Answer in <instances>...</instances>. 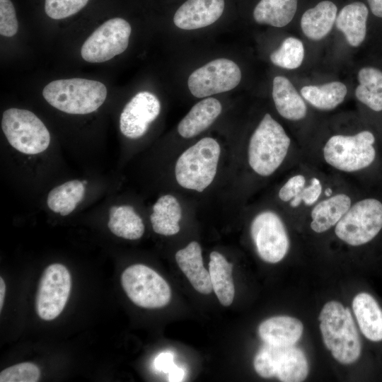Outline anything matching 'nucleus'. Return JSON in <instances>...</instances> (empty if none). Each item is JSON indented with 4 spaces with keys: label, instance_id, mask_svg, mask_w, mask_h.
<instances>
[{
    "label": "nucleus",
    "instance_id": "obj_27",
    "mask_svg": "<svg viewBox=\"0 0 382 382\" xmlns=\"http://www.w3.org/2000/svg\"><path fill=\"white\" fill-rule=\"evenodd\" d=\"M298 0H260L253 11L257 23L281 28L293 19Z\"/></svg>",
    "mask_w": 382,
    "mask_h": 382
},
{
    "label": "nucleus",
    "instance_id": "obj_3",
    "mask_svg": "<svg viewBox=\"0 0 382 382\" xmlns=\"http://www.w3.org/2000/svg\"><path fill=\"white\" fill-rule=\"evenodd\" d=\"M290 144L283 127L266 113L250 138L248 161L250 168L262 177L272 175L285 160Z\"/></svg>",
    "mask_w": 382,
    "mask_h": 382
},
{
    "label": "nucleus",
    "instance_id": "obj_24",
    "mask_svg": "<svg viewBox=\"0 0 382 382\" xmlns=\"http://www.w3.org/2000/svg\"><path fill=\"white\" fill-rule=\"evenodd\" d=\"M337 8L330 1L318 3L315 7L308 9L301 19V27L303 34L313 40H320L331 30L336 20Z\"/></svg>",
    "mask_w": 382,
    "mask_h": 382
},
{
    "label": "nucleus",
    "instance_id": "obj_40",
    "mask_svg": "<svg viewBox=\"0 0 382 382\" xmlns=\"http://www.w3.org/2000/svg\"><path fill=\"white\" fill-rule=\"evenodd\" d=\"M6 292V284L3 278L0 277V311H1Z\"/></svg>",
    "mask_w": 382,
    "mask_h": 382
},
{
    "label": "nucleus",
    "instance_id": "obj_34",
    "mask_svg": "<svg viewBox=\"0 0 382 382\" xmlns=\"http://www.w3.org/2000/svg\"><path fill=\"white\" fill-rule=\"evenodd\" d=\"M18 23L13 3L11 0H0V33L12 37L16 34Z\"/></svg>",
    "mask_w": 382,
    "mask_h": 382
},
{
    "label": "nucleus",
    "instance_id": "obj_20",
    "mask_svg": "<svg viewBox=\"0 0 382 382\" xmlns=\"http://www.w3.org/2000/svg\"><path fill=\"white\" fill-rule=\"evenodd\" d=\"M351 197L337 193L315 204L311 212V228L316 233L327 231L335 226L349 209Z\"/></svg>",
    "mask_w": 382,
    "mask_h": 382
},
{
    "label": "nucleus",
    "instance_id": "obj_6",
    "mask_svg": "<svg viewBox=\"0 0 382 382\" xmlns=\"http://www.w3.org/2000/svg\"><path fill=\"white\" fill-rule=\"evenodd\" d=\"M335 233L354 247L375 241L382 233V196H366L352 204L335 225Z\"/></svg>",
    "mask_w": 382,
    "mask_h": 382
},
{
    "label": "nucleus",
    "instance_id": "obj_11",
    "mask_svg": "<svg viewBox=\"0 0 382 382\" xmlns=\"http://www.w3.org/2000/svg\"><path fill=\"white\" fill-rule=\"evenodd\" d=\"M250 234L259 256L267 262L281 261L289 250V240L284 224L272 210L262 211L253 218Z\"/></svg>",
    "mask_w": 382,
    "mask_h": 382
},
{
    "label": "nucleus",
    "instance_id": "obj_2",
    "mask_svg": "<svg viewBox=\"0 0 382 382\" xmlns=\"http://www.w3.org/2000/svg\"><path fill=\"white\" fill-rule=\"evenodd\" d=\"M318 319L323 342L332 357L343 364L356 361L361 353V342L349 309L330 301L324 305Z\"/></svg>",
    "mask_w": 382,
    "mask_h": 382
},
{
    "label": "nucleus",
    "instance_id": "obj_25",
    "mask_svg": "<svg viewBox=\"0 0 382 382\" xmlns=\"http://www.w3.org/2000/svg\"><path fill=\"white\" fill-rule=\"evenodd\" d=\"M209 257V273L212 289L223 306H230L235 294L232 278L233 265L216 251L212 252Z\"/></svg>",
    "mask_w": 382,
    "mask_h": 382
},
{
    "label": "nucleus",
    "instance_id": "obj_4",
    "mask_svg": "<svg viewBox=\"0 0 382 382\" xmlns=\"http://www.w3.org/2000/svg\"><path fill=\"white\" fill-rule=\"evenodd\" d=\"M42 96L60 111L86 115L96 111L105 102L107 88L100 81L73 78L51 81L45 86Z\"/></svg>",
    "mask_w": 382,
    "mask_h": 382
},
{
    "label": "nucleus",
    "instance_id": "obj_26",
    "mask_svg": "<svg viewBox=\"0 0 382 382\" xmlns=\"http://www.w3.org/2000/svg\"><path fill=\"white\" fill-rule=\"evenodd\" d=\"M357 100L374 112H382V71L373 66L361 68L358 73Z\"/></svg>",
    "mask_w": 382,
    "mask_h": 382
},
{
    "label": "nucleus",
    "instance_id": "obj_7",
    "mask_svg": "<svg viewBox=\"0 0 382 382\" xmlns=\"http://www.w3.org/2000/svg\"><path fill=\"white\" fill-rule=\"evenodd\" d=\"M253 365L263 378L277 376L282 382H301L308 374V364L299 347L265 343L256 354Z\"/></svg>",
    "mask_w": 382,
    "mask_h": 382
},
{
    "label": "nucleus",
    "instance_id": "obj_10",
    "mask_svg": "<svg viewBox=\"0 0 382 382\" xmlns=\"http://www.w3.org/2000/svg\"><path fill=\"white\" fill-rule=\"evenodd\" d=\"M132 28L121 18L108 20L86 39L81 47L82 58L91 63L108 61L127 48Z\"/></svg>",
    "mask_w": 382,
    "mask_h": 382
},
{
    "label": "nucleus",
    "instance_id": "obj_37",
    "mask_svg": "<svg viewBox=\"0 0 382 382\" xmlns=\"http://www.w3.org/2000/svg\"><path fill=\"white\" fill-rule=\"evenodd\" d=\"M372 13L382 18V0H367Z\"/></svg>",
    "mask_w": 382,
    "mask_h": 382
},
{
    "label": "nucleus",
    "instance_id": "obj_17",
    "mask_svg": "<svg viewBox=\"0 0 382 382\" xmlns=\"http://www.w3.org/2000/svg\"><path fill=\"white\" fill-rule=\"evenodd\" d=\"M175 260L198 292L209 294L212 291L209 270L203 265L202 248L197 241H192L186 247L179 250L175 253Z\"/></svg>",
    "mask_w": 382,
    "mask_h": 382
},
{
    "label": "nucleus",
    "instance_id": "obj_30",
    "mask_svg": "<svg viewBox=\"0 0 382 382\" xmlns=\"http://www.w3.org/2000/svg\"><path fill=\"white\" fill-rule=\"evenodd\" d=\"M271 62L276 66L294 69L301 66L304 58L303 42L293 37L285 39L279 48L270 54Z\"/></svg>",
    "mask_w": 382,
    "mask_h": 382
},
{
    "label": "nucleus",
    "instance_id": "obj_12",
    "mask_svg": "<svg viewBox=\"0 0 382 382\" xmlns=\"http://www.w3.org/2000/svg\"><path fill=\"white\" fill-rule=\"evenodd\" d=\"M241 79L239 66L231 59L221 58L195 70L188 78L187 86L195 97L202 98L229 91L239 84Z\"/></svg>",
    "mask_w": 382,
    "mask_h": 382
},
{
    "label": "nucleus",
    "instance_id": "obj_38",
    "mask_svg": "<svg viewBox=\"0 0 382 382\" xmlns=\"http://www.w3.org/2000/svg\"><path fill=\"white\" fill-rule=\"evenodd\" d=\"M84 192H85L84 185L83 184L82 182L80 181L76 188L75 193L72 195L74 199L76 200L77 203L80 202L83 199Z\"/></svg>",
    "mask_w": 382,
    "mask_h": 382
},
{
    "label": "nucleus",
    "instance_id": "obj_23",
    "mask_svg": "<svg viewBox=\"0 0 382 382\" xmlns=\"http://www.w3.org/2000/svg\"><path fill=\"white\" fill-rule=\"evenodd\" d=\"M369 11L361 2H354L343 7L336 17V27L345 35L352 47L359 46L366 35Z\"/></svg>",
    "mask_w": 382,
    "mask_h": 382
},
{
    "label": "nucleus",
    "instance_id": "obj_36",
    "mask_svg": "<svg viewBox=\"0 0 382 382\" xmlns=\"http://www.w3.org/2000/svg\"><path fill=\"white\" fill-rule=\"evenodd\" d=\"M168 381L179 382L182 381L185 378V371L183 368L175 366L168 372Z\"/></svg>",
    "mask_w": 382,
    "mask_h": 382
},
{
    "label": "nucleus",
    "instance_id": "obj_19",
    "mask_svg": "<svg viewBox=\"0 0 382 382\" xmlns=\"http://www.w3.org/2000/svg\"><path fill=\"white\" fill-rule=\"evenodd\" d=\"M222 110L221 103L214 98H204L190 109L178 125V132L185 138H192L209 128Z\"/></svg>",
    "mask_w": 382,
    "mask_h": 382
},
{
    "label": "nucleus",
    "instance_id": "obj_39",
    "mask_svg": "<svg viewBox=\"0 0 382 382\" xmlns=\"http://www.w3.org/2000/svg\"><path fill=\"white\" fill-rule=\"evenodd\" d=\"M78 203L74 199L62 211L60 212L62 216H66L74 211Z\"/></svg>",
    "mask_w": 382,
    "mask_h": 382
},
{
    "label": "nucleus",
    "instance_id": "obj_35",
    "mask_svg": "<svg viewBox=\"0 0 382 382\" xmlns=\"http://www.w3.org/2000/svg\"><path fill=\"white\" fill-rule=\"evenodd\" d=\"M174 356L170 352H162L159 354L154 360L155 368L161 372L168 374L175 366Z\"/></svg>",
    "mask_w": 382,
    "mask_h": 382
},
{
    "label": "nucleus",
    "instance_id": "obj_33",
    "mask_svg": "<svg viewBox=\"0 0 382 382\" xmlns=\"http://www.w3.org/2000/svg\"><path fill=\"white\" fill-rule=\"evenodd\" d=\"M88 1V0H45V11L52 19H63L79 12Z\"/></svg>",
    "mask_w": 382,
    "mask_h": 382
},
{
    "label": "nucleus",
    "instance_id": "obj_28",
    "mask_svg": "<svg viewBox=\"0 0 382 382\" xmlns=\"http://www.w3.org/2000/svg\"><path fill=\"white\" fill-rule=\"evenodd\" d=\"M347 92L346 86L339 81L320 86H306L301 89L302 97L312 106L321 110L335 108L342 103Z\"/></svg>",
    "mask_w": 382,
    "mask_h": 382
},
{
    "label": "nucleus",
    "instance_id": "obj_31",
    "mask_svg": "<svg viewBox=\"0 0 382 382\" xmlns=\"http://www.w3.org/2000/svg\"><path fill=\"white\" fill-rule=\"evenodd\" d=\"M168 196L163 195L158 198L153 206V213L150 220L154 231L163 236H173L180 229L179 224L175 223L167 214Z\"/></svg>",
    "mask_w": 382,
    "mask_h": 382
},
{
    "label": "nucleus",
    "instance_id": "obj_42",
    "mask_svg": "<svg viewBox=\"0 0 382 382\" xmlns=\"http://www.w3.org/2000/svg\"><path fill=\"white\" fill-rule=\"evenodd\" d=\"M82 183L84 185L87 184V181L86 180H83Z\"/></svg>",
    "mask_w": 382,
    "mask_h": 382
},
{
    "label": "nucleus",
    "instance_id": "obj_21",
    "mask_svg": "<svg viewBox=\"0 0 382 382\" xmlns=\"http://www.w3.org/2000/svg\"><path fill=\"white\" fill-rule=\"evenodd\" d=\"M272 94L275 108L282 117L298 121L306 117V105L288 79L282 76L274 77Z\"/></svg>",
    "mask_w": 382,
    "mask_h": 382
},
{
    "label": "nucleus",
    "instance_id": "obj_5",
    "mask_svg": "<svg viewBox=\"0 0 382 382\" xmlns=\"http://www.w3.org/2000/svg\"><path fill=\"white\" fill-rule=\"evenodd\" d=\"M220 154L221 146L212 137H204L187 148L175 163L178 184L187 190L203 192L216 177Z\"/></svg>",
    "mask_w": 382,
    "mask_h": 382
},
{
    "label": "nucleus",
    "instance_id": "obj_16",
    "mask_svg": "<svg viewBox=\"0 0 382 382\" xmlns=\"http://www.w3.org/2000/svg\"><path fill=\"white\" fill-rule=\"evenodd\" d=\"M352 307L362 335L372 342H382V308L374 296L359 293L353 299Z\"/></svg>",
    "mask_w": 382,
    "mask_h": 382
},
{
    "label": "nucleus",
    "instance_id": "obj_15",
    "mask_svg": "<svg viewBox=\"0 0 382 382\" xmlns=\"http://www.w3.org/2000/svg\"><path fill=\"white\" fill-rule=\"evenodd\" d=\"M224 6V0H187L176 11L174 24L183 30L210 25L221 17Z\"/></svg>",
    "mask_w": 382,
    "mask_h": 382
},
{
    "label": "nucleus",
    "instance_id": "obj_9",
    "mask_svg": "<svg viewBox=\"0 0 382 382\" xmlns=\"http://www.w3.org/2000/svg\"><path fill=\"white\" fill-rule=\"evenodd\" d=\"M122 286L129 299L146 308L166 306L171 297L170 288L156 271L142 264L128 267L121 276Z\"/></svg>",
    "mask_w": 382,
    "mask_h": 382
},
{
    "label": "nucleus",
    "instance_id": "obj_13",
    "mask_svg": "<svg viewBox=\"0 0 382 382\" xmlns=\"http://www.w3.org/2000/svg\"><path fill=\"white\" fill-rule=\"evenodd\" d=\"M71 275L59 263L49 265L40 281L35 307L37 315L45 320L56 318L63 311L70 294Z\"/></svg>",
    "mask_w": 382,
    "mask_h": 382
},
{
    "label": "nucleus",
    "instance_id": "obj_18",
    "mask_svg": "<svg viewBox=\"0 0 382 382\" xmlns=\"http://www.w3.org/2000/svg\"><path fill=\"white\" fill-rule=\"evenodd\" d=\"M303 331L302 323L297 318L278 316L260 323L258 333L265 343L275 346L294 345Z\"/></svg>",
    "mask_w": 382,
    "mask_h": 382
},
{
    "label": "nucleus",
    "instance_id": "obj_22",
    "mask_svg": "<svg viewBox=\"0 0 382 382\" xmlns=\"http://www.w3.org/2000/svg\"><path fill=\"white\" fill-rule=\"evenodd\" d=\"M322 191V183L318 178H312L306 185V177L296 174L289 178L281 187L278 197L281 201L289 202L292 208H296L301 204L310 207L316 204Z\"/></svg>",
    "mask_w": 382,
    "mask_h": 382
},
{
    "label": "nucleus",
    "instance_id": "obj_8",
    "mask_svg": "<svg viewBox=\"0 0 382 382\" xmlns=\"http://www.w3.org/2000/svg\"><path fill=\"white\" fill-rule=\"evenodd\" d=\"M1 128L8 143L25 154H37L46 150L50 135L44 123L33 112L10 108L3 113Z\"/></svg>",
    "mask_w": 382,
    "mask_h": 382
},
{
    "label": "nucleus",
    "instance_id": "obj_32",
    "mask_svg": "<svg viewBox=\"0 0 382 382\" xmlns=\"http://www.w3.org/2000/svg\"><path fill=\"white\" fill-rule=\"evenodd\" d=\"M40 376L37 366L30 362L20 363L1 371V382H36Z\"/></svg>",
    "mask_w": 382,
    "mask_h": 382
},
{
    "label": "nucleus",
    "instance_id": "obj_41",
    "mask_svg": "<svg viewBox=\"0 0 382 382\" xmlns=\"http://www.w3.org/2000/svg\"><path fill=\"white\" fill-rule=\"evenodd\" d=\"M325 195L326 197H330L332 195V190L330 188H328L325 191Z\"/></svg>",
    "mask_w": 382,
    "mask_h": 382
},
{
    "label": "nucleus",
    "instance_id": "obj_1",
    "mask_svg": "<svg viewBox=\"0 0 382 382\" xmlns=\"http://www.w3.org/2000/svg\"><path fill=\"white\" fill-rule=\"evenodd\" d=\"M323 156L326 163L345 173L375 170L381 165L377 138L369 129L332 136L323 146Z\"/></svg>",
    "mask_w": 382,
    "mask_h": 382
},
{
    "label": "nucleus",
    "instance_id": "obj_29",
    "mask_svg": "<svg viewBox=\"0 0 382 382\" xmlns=\"http://www.w3.org/2000/svg\"><path fill=\"white\" fill-rule=\"evenodd\" d=\"M108 226L113 234L129 240L139 239L144 232L141 218L130 205L117 206L115 211L110 212Z\"/></svg>",
    "mask_w": 382,
    "mask_h": 382
},
{
    "label": "nucleus",
    "instance_id": "obj_14",
    "mask_svg": "<svg viewBox=\"0 0 382 382\" xmlns=\"http://www.w3.org/2000/svg\"><path fill=\"white\" fill-rule=\"evenodd\" d=\"M161 112L158 98L148 91L137 93L125 106L120 117V129L129 139L141 137Z\"/></svg>",
    "mask_w": 382,
    "mask_h": 382
}]
</instances>
